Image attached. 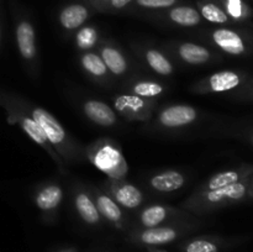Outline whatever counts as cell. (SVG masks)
Here are the masks:
<instances>
[{
	"mask_svg": "<svg viewBox=\"0 0 253 252\" xmlns=\"http://www.w3.org/2000/svg\"><path fill=\"white\" fill-rule=\"evenodd\" d=\"M17 101L39 124L48 142L67 166L81 162L85 158V147H83L66 130V127L59 123L58 119L53 114L49 113L47 109L31 103L19 95H17Z\"/></svg>",
	"mask_w": 253,
	"mask_h": 252,
	"instance_id": "obj_1",
	"label": "cell"
},
{
	"mask_svg": "<svg viewBox=\"0 0 253 252\" xmlns=\"http://www.w3.org/2000/svg\"><path fill=\"white\" fill-rule=\"evenodd\" d=\"M249 178L217 189L195 190L180 204V208L195 216H200L240 204L249 200Z\"/></svg>",
	"mask_w": 253,
	"mask_h": 252,
	"instance_id": "obj_2",
	"label": "cell"
},
{
	"mask_svg": "<svg viewBox=\"0 0 253 252\" xmlns=\"http://www.w3.org/2000/svg\"><path fill=\"white\" fill-rule=\"evenodd\" d=\"M0 105L6 113V120L10 125H17L36 145H39L47 155L51 157L56 165L57 170L61 174L66 175L68 173V168L64 161L59 157L58 153L54 151L51 143L47 140L46 135L39 124L34 120L31 115L22 108L17 101V95L12 93H0Z\"/></svg>",
	"mask_w": 253,
	"mask_h": 252,
	"instance_id": "obj_3",
	"label": "cell"
},
{
	"mask_svg": "<svg viewBox=\"0 0 253 252\" xmlns=\"http://www.w3.org/2000/svg\"><path fill=\"white\" fill-rule=\"evenodd\" d=\"M85 158L108 178H125L128 172L121 146L111 138H99L85 147Z\"/></svg>",
	"mask_w": 253,
	"mask_h": 252,
	"instance_id": "obj_4",
	"label": "cell"
},
{
	"mask_svg": "<svg viewBox=\"0 0 253 252\" xmlns=\"http://www.w3.org/2000/svg\"><path fill=\"white\" fill-rule=\"evenodd\" d=\"M198 220L189 222L161 225L156 227H133L127 232V240L135 245L146 247H158L168 245L180 239L192 230L197 229Z\"/></svg>",
	"mask_w": 253,
	"mask_h": 252,
	"instance_id": "obj_5",
	"label": "cell"
},
{
	"mask_svg": "<svg viewBox=\"0 0 253 252\" xmlns=\"http://www.w3.org/2000/svg\"><path fill=\"white\" fill-rule=\"evenodd\" d=\"M15 41L20 58L31 76H39L40 54L36 42V30L29 16H15Z\"/></svg>",
	"mask_w": 253,
	"mask_h": 252,
	"instance_id": "obj_6",
	"label": "cell"
},
{
	"mask_svg": "<svg viewBox=\"0 0 253 252\" xmlns=\"http://www.w3.org/2000/svg\"><path fill=\"white\" fill-rule=\"evenodd\" d=\"M195 215L190 214L182 208L172 207L167 204H153L146 205L138 211L136 217L135 227H156L161 225L177 224V222L195 221Z\"/></svg>",
	"mask_w": 253,
	"mask_h": 252,
	"instance_id": "obj_7",
	"label": "cell"
},
{
	"mask_svg": "<svg viewBox=\"0 0 253 252\" xmlns=\"http://www.w3.org/2000/svg\"><path fill=\"white\" fill-rule=\"evenodd\" d=\"M249 81V76L241 71L215 72L198 81L190 90L195 94H219L241 89Z\"/></svg>",
	"mask_w": 253,
	"mask_h": 252,
	"instance_id": "obj_8",
	"label": "cell"
},
{
	"mask_svg": "<svg viewBox=\"0 0 253 252\" xmlns=\"http://www.w3.org/2000/svg\"><path fill=\"white\" fill-rule=\"evenodd\" d=\"M64 190L58 182L47 180L36 185L32 193V200L41 212V217L46 224H53L58 216Z\"/></svg>",
	"mask_w": 253,
	"mask_h": 252,
	"instance_id": "obj_9",
	"label": "cell"
},
{
	"mask_svg": "<svg viewBox=\"0 0 253 252\" xmlns=\"http://www.w3.org/2000/svg\"><path fill=\"white\" fill-rule=\"evenodd\" d=\"M113 106L114 110L127 121L145 123L152 119L157 101L141 98L125 91L113 96Z\"/></svg>",
	"mask_w": 253,
	"mask_h": 252,
	"instance_id": "obj_10",
	"label": "cell"
},
{
	"mask_svg": "<svg viewBox=\"0 0 253 252\" xmlns=\"http://www.w3.org/2000/svg\"><path fill=\"white\" fill-rule=\"evenodd\" d=\"M199 119V111L190 104H170L158 111L155 119L157 128L180 130L193 125Z\"/></svg>",
	"mask_w": 253,
	"mask_h": 252,
	"instance_id": "obj_11",
	"label": "cell"
},
{
	"mask_svg": "<svg viewBox=\"0 0 253 252\" xmlns=\"http://www.w3.org/2000/svg\"><path fill=\"white\" fill-rule=\"evenodd\" d=\"M209 39L217 49L229 56H247L252 49L250 37L230 27H217L211 30Z\"/></svg>",
	"mask_w": 253,
	"mask_h": 252,
	"instance_id": "obj_12",
	"label": "cell"
},
{
	"mask_svg": "<svg viewBox=\"0 0 253 252\" xmlns=\"http://www.w3.org/2000/svg\"><path fill=\"white\" fill-rule=\"evenodd\" d=\"M104 190L123 208L124 210L140 209L145 200V194L137 185L126 180V178H106Z\"/></svg>",
	"mask_w": 253,
	"mask_h": 252,
	"instance_id": "obj_13",
	"label": "cell"
},
{
	"mask_svg": "<svg viewBox=\"0 0 253 252\" xmlns=\"http://www.w3.org/2000/svg\"><path fill=\"white\" fill-rule=\"evenodd\" d=\"M72 202L79 219L85 225L99 227L103 224V217L99 214L90 189L82 184H74L72 188Z\"/></svg>",
	"mask_w": 253,
	"mask_h": 252,
	"instance_id": "obj_14",
	"label": "cell"
},
{
	"mask_svg": "<svg viewBox=\"0 0 253 252\" xmlns=\"http://www.w3.org/2000/svg\"><path fill=\"white\" fill-rule=\"evenodd\" d=\"M90 189L91 195L94 198L96 208L99 210V214L101 215L103 220L111 225L113 227L118 230L126 229V216L124 209L105 192L100 188L91 187Z\"/></svg>",
	"mask_w": 253,
	"mask_h": 252,
	"instance_id": "obj_15",
	"label": "cell"
},
{
	"mask_svg": "<svg viewBox=\"0 0 253 252\" xmlns=\"http://www.w3.org/2000/svg\"><path fill=\"white\" fill-rule=\"evenodd\" d=\"M169 51L175 58L189 66H203L216 58L208 47L195 42H174L169 46Z\"/></svg>",
	"mask_w": 253,
	"mask_h": 252,
	"instance_id": "obj_16",
	"label": "cell"
},
{
	"mask_svg": "<svg viewBox=\"0 0 253 252\" xmlns=\"http://www.w3.org/2000/svg\"><path fill=\"white\" fill-rule=\"evenodd\" d=\"M96 49L111 77H124L130 71V62L118 44L111 41H100Z\"/></svg>",
	"mask_w": 253,
	"mask_h": 252,
	"instance_id": "obj_17",
	"label": "cell"
},
{
	"mask_svg": "<svg viewBox=\"0 0 253 252\" xmlns=\"http://www.w3.org/2000/svg\"><path fill=\"white\" fill-rule=\"evenodd\" d=\"M85 118L100 127H114L119 123L118 113L108 103L99 99H85L82 103Z\"/></svg>",
	"mask_w": 253,
	"mask_h": 252,
	"instance_id": "obj_18",
	"label": "cell"
},
{
	"mask_svg": "<svg viewBox=\"0 0 253 252\" xmlns=\"http://www.w3.org/2000/svg\"><path fill=\"white\" fill-rule=\"evenodd\" d=\"M93 10L85 2H71L59 10L58 22L67 32H76L86 24Z\"/></svg>",
	"mask_w": 253,
	"mask_h": 252,
	"instance_id": "obj_19",
	"label": "cell"
},
{
	"mask_svg": "<svg viewBox=\"0 0 253 252\" xmlns=\"http://www.w3.org/2000/svg\"><path fill=\"white\" fill-rule=\"evenodd\" d=\"M252 173V165H244L236 168L221 170V172L215 173L211 177L208 178L207 180H204L197 190H212L217 189V188L227 187V185L235 184V183H239L241 180L246 179Z\"/></svg>",
	"mask_w": 253,
	"mask_h": 252,
	"instance_id": "obj_20",
	"label": "cell"
},
{
	"mask_svg": "<svg viewBox=\"0 0 253 252\" xmlns=\"http://www.w3.org/2000/svg\"><path fill=\"white\" fill-rule=\"evenodd\" d=\"M187 175L178 169H165L153 173L147 180L150 189L161 194H168L182 189L187 184Z\"/></svg>",
	"mask_w": 253,
	"mask_h": 252,
	"instance_id": "obj_21",
	"label": "cell"
},
{
	"mask_svg": "<svg viewBox=\"0 0 253 252\" xmlns=\"http://www.w3.org/2000/svg\"><path fill=\"white\" fill-rule=\"evenodd\" d=\"M79 64L84 73L99 84H108L111 79V74L109 73L105 63L96 51L81 52L79 54Z\"/></svg>",
	"mask_w": 253,
	"mask_h": 252,
	"instance_id": "obj_22",
	"label": "cell"
},
{
	"mask_svg": "<svg viewBox=\"0 0 253 252\" xmlns=\"http://www.w3.org/2000/svg\"><path fill=\"white\" fill-rule=\"evenodd\" d=\"M165 11V17L173 25L180 27H195L199 26L203 21L202 15L199 14L197 7L190 5H175Z\"/></svg>",
	"mask_w": 253,
	"mask_h": 252,
	"instance_id": "obj_23",
	"label": "cell"
},
{
	"mask_svg": "<svg viewBox=\"0 0 253 252\" xmlns=\"http://www.w3.org/2000/svg\"><path fill=\"white\" fill-rule=\"evenodd\" d=\"M126 93L145 99L157 100L167 91V86L158 81L147 78H135L126 84Z\"/></svg>",
	"mask_w": 253,
	"mask_h": 252,
	"instance_id": "obj_24",
	"label": "cell"
},
{
	"mask_svg": "<svg viewBox=\"0 0 253 252\" xmlns=\"http://www.w3.org/2000/svg\"><path fill=\"white\" fill-rule=\"evenodd\" d=\"M142 58L156 74L169 77L174 73V66L166 53L153 47H148L142 51Z\"/></svg>",
	"mask_w": 253,
	"mask_h": 252,
	"instance_id": "obj_25",
	"label": "cell"
},
{
	"mask_svg": "<svg viewBox=\"0 0 253 252\" xmlns=\"http://www.w3.org/2000/svg\"><path fill=\"white\" fill-rule=\"evenodd\" d=\"M225 246V240L217 236H195L183 242L182 252H220Z\"/></svg>",
	"mask_w": 253,
	"mask_h": 252,
	"instance_id": "obj_26",
	"label": "cell"
},
{
	"mask_svg": "<svg viewBox=\"0 0 253 252\" xmlns=\"http://www.w3.org/2000/svg\"><path fill=\"white\" fill-rule=\"evenodd\" d=\"M100 43V34L94 25H83L74 34V44L81 52L94 51Z\"/></svg>",
	"mask_w": 253,
	"mask_h": 252,
	"instance_id": "obj_27",
	"label": "cell"
},
{
	"mask_svg": "<svg viewBox=\"0 0 253 252\" xmlns=\"http://www.w3.org/2000/svg\"><path fill=\"white\" fill-rule=\"evenodd\" d=\"M197 5V9L202 15L203 20H207L215 25H226L231 22L224 9L214 0H199Z\"/></svg>",
	"mask_w": 253,
	"mask_h": 252,
	"instance_id": "obj_28",
	"label": "cell"
},
{
	"mask_svg": "<svg viewBox=\"0 0 253 252\" xmlns=\"http://www.w3.org/2000/svg\"><path fill=\"white\" fill-rule=\"evenodd\" d=\"M231 21H244L251 16V9L244 0H217Z\"/></svg>",
	"mask_w": 253,
	"mask_h": 252,
	"instance_id": "obj_29",
	"label": "cell"
},
{
	"mask_svg": "<svg viewBox=\"0 0 253 252\" xmlns=\"http://www.w3.org/2000/svg\"><path fill=\"white\" fill-rule=\"evenodd\" d=\"M133 0H84L93 11L101 14H116L132 4Z\"/></svg>",
	"mask_w": 253,
	"mask_h": 252,
	"instance_id": "obj_30",
	"label": "cell"
},
{
	"mask_svg": "<svg viewBox=\"0 0 253 252\" xmlns=\"http://www.w3.org/2000/svg\"><path fill=\"white\" fill-rule=\"evenodd\" d=\"M180 0H133L130 6L143 10H167L179 4Z\"/></svg>",
	"mask_w": 253,
	"mask_h": 252,
	"instance_id": "obj_31",
	"label": "cell"
},
{
	"mask_svg": "<svg viewBox=\"0 0 253 252\" xmlns=\"http://www.w3.org/2000/svg\"><path fill=\"white\" fill-rule=\"evenodd\" d=\"M237 95L246 100H253V81H247V83L242 86L241 91H239Z\"/></svg>",
	"mask_w": 253,
	"mask_h": 252,
	"instance_id": "obj_32",
	"label": "cell"
},
{
	"mask_svg": "<svg viewBox=\"0 0 253 252\" xmlns=\"http://www.w3.org/2000/svg\"><path fill=\"white\" fill-rule=\"evenodd\" d=\"M249 199H253V173L249 178Z\"/></svg>",
	"mask_w": 253,
	"mask_h": 252,
	"instance_id": "obj_33",
	"label": "cell"
},
{
	"mask_svg": "<svg viewBox=\"0 0 253 252\" xmlns=\"http://www.w3.org/2000/svg\"><path fill=\"white\" fill-rule=\"evenodd\" d=\"M148 252H167L165 250L157 249V247H148Z\"/></svg>",
	"mask_w": 253,
	"mask_h": 252,
	"instance_id": "obj_34",
	"label": "cell"
},
{
	"mask_svg": "<svg viewBox=\"0 0 253 252\" xmlns=\"http://www.w3.org/2000/svg\"><path fill=\"white\" fill-rule=\"evenodd\" d=\"M57 252H78V251L74 249H63V250H59V251Z\"/></svg>",
	"mask_w": 253,
	"mask_h": 252,
	"instance_id": "obj_35",
	"label": "cell"
},
{
	"mask_svg": "<svg viewBox=\"0 0 253 252\" xmlns=\"http://www.w3.org/2000/svg\"><path fill=\"white\" fill-rule=\"evenodd\" d=\"M249 140H250V142H251L252 145H253V131L249 135Z\"/></svg>",
	"mask_w": 253,
	"mask_h": 252,
	"instance_id": "obj_36",
	"label": "cell"
},
{
	"mask_svg": "<svg viewBox=\"0 0 253 252\" xmlns=\"http://www.w3.org/2000/svg\"><path fill=\"white\" fill-rule=\"evenodd\" d=\"M0 41H1V26H0Z\"/></svg>",
	"mask_w": 253,
	"mask_h": 252,
	"instance_id": "obj_37",
	"label": "cell"
}]
</instances>
